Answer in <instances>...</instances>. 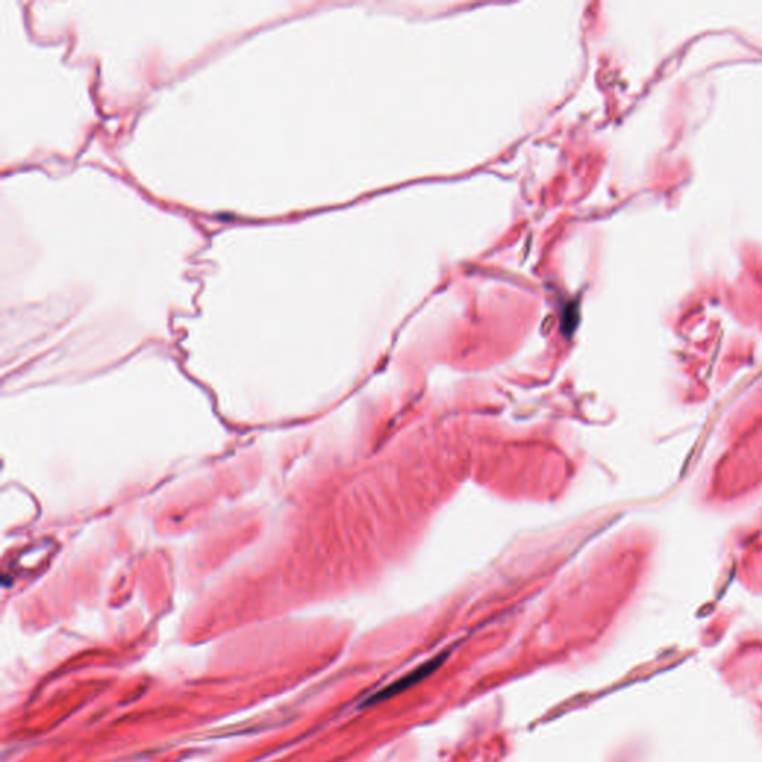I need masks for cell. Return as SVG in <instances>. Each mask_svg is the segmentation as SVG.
Segmentation results:
<instances>
[{"label": "cell", "mask_w": 762, "mask_h": 762, "mask_svg": "<svg viewBox=\"0 0 762 762\" xmlns=\"http://www.w3.org/2000/svg\"><path fill=\"white\" fill-rule=\"evenodd\" d=\"M441 663H442V658H439V660L437 658V660H432V661H427L426 664L418 666V668H416V670H413L411 673H408V675L404 676L403 679H399L398 682L392 684V685L387 686V688H384V689H381V691H380L377 695H374L373 698L369 700V703L381 702V700L392 697V695H395V694H398V693H403L404 689L416 685L417 682L421 681V679H425V677L429 676L432 672L437 670L438 666H439Z\"/></svg>", "instance_id": "6da1fadb"}]
</instances>
